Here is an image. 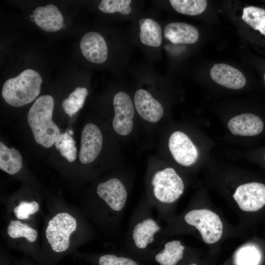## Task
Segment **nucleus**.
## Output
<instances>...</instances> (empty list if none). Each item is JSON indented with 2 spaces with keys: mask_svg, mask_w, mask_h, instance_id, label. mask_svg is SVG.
<instances>
[{
  "mask_svg": "<svg viewBox=\"0 0 265 265\" xmlns=\"http://www.w3.org/2000/svg\"><path fill=\"white\" fill-rule=\"evenodd\" d=\"M99 265H140L133 259L123 255L108 254L102 255L98 259Z\"/></svg>",
  "mask_w": 265,
  "mask_h": 265,
  "instance_id": "obj_28",
  "label": "nucleus"
},
{
  "mask_svg": "<svg viewBox=\"0 0 265 265\" xmlns=\"http://www.w3.org/2000/svg\"><path fill=\"white\" fill-rule=\"evenodd\" d=\"M96 192L106 207L111 224L114 228L120 225L128 200V189L118 178H110L99 183Z\"/></svg>",
  "mask_w": 265,
  "mask_h": 265,
  "instance_id": "obj_5",
  "label": "nucleus"
},
{
  "mask_svg": "<svg viewBox=\"0 0 265 265\" xmlns=\"http://www.w3.org/2000/svg\"><path fill=\"white\" fill-rule=\"evenodd\" d=\"M239 208L245 212H256L265 205V185L252 182L238 186L233 195Z\"/></svg>",
  "mask_w": 265,
  "mask_h": 265,
  "instance_id": "obj_9",
  "label": "nucleus"
},
{
  "mask_svg": "<svg viewBox=\"0 0 265 265\" xmlns=\"http://www.w3.org/2000/svg\"><path fill=\"white\" fill-rule=\"evenodd\" d=\"M134 104L138 114L147 121L157 122L163 115L164 110L161 104L144 89H140L136 91Z\"/></svg>",
  "mask_w": 265,
  "mask_h": 265,
  "instance_id": "obj_13",
  "label": "nucleus"
},
{
  "mask_svg": "<svg viewBox=\"0 0 265 265\" xmlns=\"http://www.w3.org/2000/svg\"><path fill=\"white\" fill-rule=\"evenodd\" d=\"M88 93L86 88L77 87L62 103L65 112L70 117L73 116L82 107Z\"/></svg>",
  "mask_w": 265,
  "mask_h": 265,
  "instance_id": "obj_22",
  "label": "nucleus"
},
{
  "mask_svg": "<svg viewBox=\"0 0 265 265\" xmlns=\"http://www.w3.org/2000/svg\"><path fill=\"white\" fill-rule=\"evenodd\" d=\"M169 2L178 13L192 16L203 13L208 4L206 0H170Z\"/></svg>",
  "mask_w": 265,
  "mask_h": 265,
  "instance_id": "obj_23",
  "label": "nucleus"
},
{
  "mask_svg": "<svg viewBox=\"0 0 265 265\" xmlns=\"http://www.w3.org/2000/svg\"><path fill=\"white\" fill-rule=\"evenodd\" d=\"M168 147L175 161L183 166H190L198 159L197 147L183 132L176 131L172 133L169 138Z\"/></svg>",
  "mask_w": 265,
  "mask_h": 265,
  "instance_id": "obj_10",
  "label": "nucleus"
},
{
  "mask_svg": "<svg viewBox=\"0 0 265 265\" xmlns=\"http://www.w3.org/2000/svg\"><path fill=\"white\" fill-rule=\"evenodd\" d=\"M42 79L36 71L27 69L4 83L1 94L5 102L20 107L33 101L39 95Z\"/></svg>",
  "mask_w": 265,
  "mask_h": 265,
  "instance_id": "obj_4",
  "label": "nucleus"
},
{
  "mask_svg": "<svg viewBox=\"0 0 265 265\" xmlns=\"http://www.w3.org/2000/svg\"><path fill=\"white\" fill-rule=\"evenodd\" d=\"M149 193L147 198L157 212V219L169 220L170 209L183 194L184 183L172 167L155 171L150 179Z\"/></svg>",
  "mask_w": 265,
  "mask_h": 265,
  "instance_id": "obj_2",
  "label": "nucleus"
},
{
  "mask_svg": "<svg viewBox=\"0 0 265 265\" xmlns=\"http://www.w3.org/2000/svg\"><path fill=\"white\" fill-rule=\"evenodd\" d=\"M189 265H197L196 264H190Z\"/></svg>",
  "mask_w": 265,
  "mask_h": 265,
  "instance_id": "obj_32",
  "label": "nucleus"
},
{
  "mask_svg": "<svg viewBox=\"0 0 265 265\" xmlns=\"http://www.w3.org/2000/svg\"><path fill=\"white\" fill-rule=\"evenodd\" d=\"M139 37L143 44L154 47H159L162 42L161 27L154 20L146 18L140 26Z\"/></svg>",
  "mask_w": 265,
  "mask_h": 265,
  "instance_id": "obj_20",
  "label": "nucleus"
},
{
  "mask_svg": "<svg viewBox=\"0 0 265 265\" xmlns=\"http://www.w3.org/2000/svg\"><path fill=\"white\" fill-rule=\"evenodd\" d=\"M259 258V252L254 246L246 245L237 252L236 262L237 265H256Z\"/></svg>",
  "mask_w": 265,
  "mask_h": 265,
  "instance_id": "obj_27",
  "label": "nucleus"
},
{
  "mask_svg": "<svg viewBox=\"0 0 265 265\" xmlns=\"http://www.w3.org/2000/svg\"><path fill=\"white\" fill-rule=\"evenodd\" d=\"M184 222L194 227L201 234L203 241L208 244L217 242L223 234V224L217 214L205 209H192L183 217Z\"/></svg>",
  "mask_w": 265,
  "mask_h": 265,
  "instance_id": "obj_6",
  "label": "nucleus"
},
{
  "mask_svg": "<svg viewBox=\"0 0 265 265\" xmlns=\"http://www.w3.org/2000/svg\"><path fill=\"white\" fill-rule=\"evenodd\" d=\"M61 155L69 162H73L77 157L76 142L68 132L61 133L54 143Z\"/></svg>",
  "mask_w": 265,
  "mask_h": 265,
  "instance_id": "obj_24",
  "label": "nucleus"
},
{
  "mask_svg": "<svg viewBox=\"0 0 265 265\" xmlns=\"http://www.w3.org/2000/svg\"><path fill=\"white\" fill-rule=\"evenodd\" d=\"M185 249L179 240H164L151 253H154V260L159 265H176L184 258Z\"/></svg>",
  "mask_w": 265,
  "mask_h": 265,
  "instance_id": "obj_17",
  "label": "nucleus"
},
{
  "mask_svg": "<svg viewBox=\"0 0 265 265\" xmlns=\"http://www.w3.org/2000/svg\"><path fill=\"white\" fill-rule=\"evenodd\" d=\"M227 126L234 135L250 136L260 134L264 129V123L258 116L244 113L231 118Z\"/></svg>",
  "mask_w": 265,
  "mask_h": 265,
  "instance_id": "obj_15",
  "label": "nucleus"
},
{
  "mask_svg": "<svg viewBox=\"0 0 265 265\" xmlns=\"http://www.w3.org/2000/svg\"><path fill=\"white\" fill-rule=\"evenodd\" d=\"M77 225L76 219L66 212L59 213L49 221L46 237L53 251L60 253L69 248L70 236Z\"/></svg>",
  "mask_w": 265,
  "mask_h": 265,
  "instance_id": "obj_7",
  "label": "nucleus"
},
{
  "mask_svg": "<svg viewBox=\"0 0 265 265\" xmlns=\"http://www.w3.org/2000/svg\"></svg>",
  "mask_w": 265,
  "mask_h": 265,
  "instance_id": "obj_34",
  "label": "nucleus"
},
{
  "mask_svg": "<svg viewBox=\"0 0 265 265\" xmlns=\"http://www.w3.org/2000/svg\"><path fill=\"white\" fill-rule=\"evenodd\" d=\"M154 209L146 197L133 210L124 239L127 249L135 253H148L157 247L163 230L153 214Z\"/></svg>",
  "mask_w": 265,
  "mask_h": 265,
  "instance_id": "obj_1",
  "label": "nucleus"
},
{
  "mask_svg": "<svg viewBox=\"0 0 265 265\" xmlns=\"http://www.w3.org/2000/svg\"><path fill=\"white\" fill-rule=\"evenodd\" d=\"M264 80H265V74L264 75Z\"/></svg>",
  "mask_w": 265,
  "mask_h": 265,
  "instance_id": "obj_33",
  "label": "nucleus"
},
{
  "mask_svg": "<svg viewBox=\"0 0 265 265\" xmlns=\"http://www.w3.org/2000/svg\"><path fill=\"white\" fill-rule=\"evenodd\" d=\"M80 46L83 56L89 61L101 64L106 60L107 44L100 33L93 31L85 33L80 40Z\"/></svg>",
  "mask_w": 265,
  "mask_h": 265,
  "instance_id": "obj_12",
  "label": "nucleus"
},
{
  "mask_svg": "<svg viewBox=\"0 0 265 265\" xmlns=\"http://www.w3.org/2000/svg\"><path fill=\"white\" fill-rule=\"evenodd\" d=\"M33 18L36 25L47 32H55L63 26V17L53 4L39 6L33 11Z\"/></svg>",
  "mask_w": 265,
  "mask_h": 265,
  "instance_id": "obj_16",
  "label": "nucleus"
},
{
  "mask_svg": "<svg viewBox=\"0 0 265 265\" xmlns=\"http://www.w3.org/2000/svg\"><path fill=\"white\" fill-rule=\"evenodd\" d=\"M165 37L174 44H194L198 40L199 34L194 26L184 22H172L164 28Z\"/></svg>",
  "mask_w": 265,
  "mask_h": 265,
  "instance_id": "obj_18",
  "label": "nucleus"
},
{
  "mask_svg": "<svg viewBox=\"0 0 265 265\" xmlns=\"http://www.w3.org/2000/svg\"><path fill=\"white\" fill-rule=\"evenodd\" d=\"M210 75L215 82L230 89H240L246 82L241 72L226 64H214L210 70Z\"/></svg>",
  "mask_w": 265,
  "mask_h": 265,
  "instance_id": "obj_14",
  "label": "nucleus"
},
{
  "mask_svg": "<svg viewBox=\"0 0 265 265\" xmlns=\"http://www.w3.org/2000/svg\"><path fill=\"white\" fill-rule=\"evenodd\" d=\"M242 19L253 29L265 36V9L249 6L243 9Z\"/></svg>",
  "mask_w": 265,
  "mask_h": 265,
  "instance_id": "obj_21",
  "label": "nucleus"
},
{
  "mask_svg": "<svg viewBox=\"0 0 265 265\" xmlns=\"http://www.w3.org/2000/svg\"><path fill=\"white\" fill-rule=\"evenodd\" d=\"M39 209V206L37 202L31 201L30 202L22 201L19 205L16 207L13 212L19 219H26L30 215L37 212Z\"/></svg>",
  "mask_w": 265,
  "mask_h": 265,
  "instance_id": "obj_29",
  "label": "nucleus"
},
{
  "mask_svg": "<svg viewBox=\"0 0 265 265\" xmlns=\"http://www.w3.org/2000/svg\"><path fill=\"white\" fill-rule=\"evenodd\" d=\"M103 135L95 124L88 123L83 129L81 135L79 159L83 164L93 162L102 148Z\"/></svg>",
  "mask_w": 265,
  "mask_h": 265,
  "instance_id": "obj_11",
  "label": "nucleus"
},
{
  "mask_svg": "<svg viewBox=\"0 0 265 265\" xmlns=\"http://www.w3.org/2000/svg\"><path fill=\"white\" fill-rule=\"evenodd\" d=\"M23 166L22 157L18 150L9 148L0 142V168L10 175L18 172Z\"/></svg>",
  "mask_w": 265,
  "mask_h": 265,
  "instance_id": "obj_19",
  "label": "nucleus"
},
{
  "mask_svg": "<svg viewBox=\"0 0 265 265\" xmlns=\"http://www.w3.org/2000/svg\"><path fill=\"white\" fill-rule=\"evenodd\" d=\"M131 0H103L98 5L100 10L106 13L119 12L128 15L132 11L130 6Z\"/></svg>",
  "mask_w": 265,
  "mask_h": 265,
  "instance_id": "obj_26",
  "label": "nucleus"
},
{
  "mask_svg": "<svg viewBox=\"0 0 265 265\" xmlns=\"http://www.w3.org/2000/svg\"><path fill=\"white\" fill-rule=\"evenodd\" d=\"M7 233L12 238H25L29 242L36 240L38 236L36 230L19 220H11L7 227Z\"/></svg>",
  "mask_w": 265,
  "mask_h": 265,
  "instance_id": "obj_25",
  "label": "nucleus"
},
{
  "mask_svg": "<svg viewBox=\"0 0 265 265\" xmlns=\"http://www.w3.org/2000/svg\"><path fill=\"white\" fill-rule=\"evenodd\" d=\"M68 132L71 135L73 134V132L72 130H69Z\"/></svg>",
  "mask_w": 265,
  "mask_h": 265,
  "instance_id": "obj_31",
  "label": "nucleus"
},
{
  "mask_svg": "<svg viewBox=\"0 0 265 265\" xmlns=\"http://www.w3.org/2000/svg\"><path fill=\"white\" fill-rule=\"evenodd\" d=\"M54 100L49 95L38 97L30 108L27 121L35 141L50 148L58 138L60 130L52 120Z\"/></svg>",
  "mask_w": 265,
  "mask_h": 265,
  "instance_id": "obj_3",
  "label": "nucleus"
},
{
  "mask_svg": "<svg viewBox=\"0 0 265 265\" xmlns=\"http://www.w3.org/2000/svg\"><path fill=\"white\" fill-rule=\"evenodd\" d=\"M114 117L112 126L115 132L121 135H128L133 128L134 109L129 95L124 92H119L113 100Z\"/></svg>",
  "mask_w": 265,
  "mask_h": 265,
  "instance_id": "obj_8",
  "label": "nucleus"
},
{
  "mask_svg": "<svg viewBox=\"0 0 265 265\" xmlns=\"http://www.w3.org/2000/svg\"><path fill=\"white\" fill-rule=\"evenodd\" d=\"M145 19L144 18H141V19H140V20L139 21V24L140 26H141L144 23Z\"/></svg>",
  "mask_w": 265,
  "mask_h": 265,
  "instance_id": "obj_30",
  "label": "nucleus"
}]
</instances>
